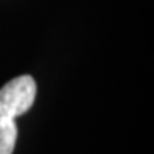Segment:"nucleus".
<instances>
[{
	"label": "nucleus",
	"mask_w": 154,
	"mask_h": 154,
	"mask_svg": "<svg viewBox=\"0 0 154 154\" xmlns=\"http://www.w3.org/2000/svg\"><path fill=\"white\" fill-rule=\"evenodd\" d=\"M36 97V83L19 75L0 88V154H13L17 140L16 118L29 110Z\"/></svg>",
	"instance_id": "f257e3e1"
}]
</instances>
